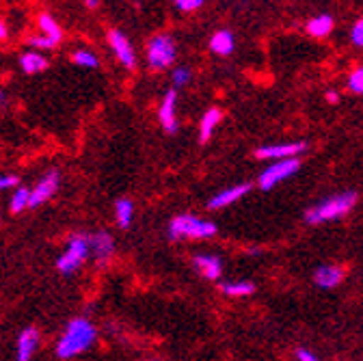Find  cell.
<instances>
[{
	"label": "cell",
	"mask_w": 363,
	"mask_h": 361,
	"mask_svg": "<svg viewBox=\"0 0 363 361\" xmlns=\"http://www.w3.org/2000/svg\"><path fill=\"white\" fill-rule=\"evenodd\" d=\"M96 338H98V331L89 318H72L65 325V329L57 342V357L74 359L94 346Z\"/></svg>",
	"instance_id": "cell-1"
},
{
	"label": "cell",
	"mask_w": 363,
	"mask_h": 361,
	"mask_svg": "<svg viewBox=\"0 0 363 361\" xmlns=\"http://www.w3.org/2000/svg\"><path fill=\"white\" fill-rule=\"evenodd\" d=\"M354 204H357V193L354 191H344V193L331 195V197H327L323 201H318L315 206H311L305 212V223L320 225V223L342 218L344 214H348L352 210Z\"/></svg>",
	"instance_id": "cell-2"
},
{
	"label": "cell",
	"mask_w": 363,
	"mask_h": 361,
	"mask_svg": "<svg viewBox=\"0 0 363 361\" xmlns=\"http://www.w3.org/2000/svg\"><path fill=\"white\" fill-rule=\"evenodd\" d=\"M216 234V225L199 218L195 214H179L171 218L169 223V238L171 240H184V238H195V240H206Z\"/></svg>",
	"instance_id": "cell-3"
},
{
	"label": "cell",
	"mask_w": 363,
	"mask_h": 361,
	"mask_svg": "<svg viewBox=\"0 0 363 361\" xmlns=\"http://www.w3.org/2000/svg\"><path fill=\"white\" fill-rule=\"evenodd\" d=\"M91 255V240L86 234H74L67 240L65 251L61 253V257L57 260V268L63 275H74L76 270L86 262V257Z\"/></svg>",
	"instance_id": "cell-4"
},
{
	"label": "cell",
	"mask_w": 363,
	"mask_h": 361,
	"mask_svg": "<svg viewBox=\"0 0 363 361\" xmlns=\"http://www.w3.org/2000/svg\"><path fill=\"white\" fill-rule=\"evenodd\" d=\"M177 52H175V41L171 35H156L147 41V63L152 70H167L173 65Z\"/></svg>",
	"instance_id": "cell-5"
},
{
	"label": "cell",
	"mask_w": 363,
	"mask_h": 361,
	"mask_svg": "<svg viewBox=\"0 0 363 361\" xmlns=\"http://www.w3.org/2000/svg\"><path fill=\"white\" fill-rule=\"evenodd\" d=\"M301 169V160L298 158H288V160H275L270 162L257 177V184L262 191H270L275 189L277 184H281L284 179L292 177L296 171Z\"/></svg>",
	"instance_id": "cell-6"
},
{
	"label": "cell",
	"mask_w": 363,
	"mask_h": 361,
	"mask_svg": "<svg viewBox=\"0 0 363 361\" xmlns=\"http://www.w3.org/2000/svg\"><path fill=\"white\" fill-rule=\"evenodd\" d=\"M108 43L117 57V61L125 67V70H134L136 67V50L132 48L130 39L119 30V28H111L108 30Z\"/></svg>",
	"instance_id": "cell-7"
},
{
	"label": "cell",
	"mask_w": 363,
	"mask_h": 361,
	"mask_svg": "<svg viewBox=\"0 0 363 361\" xmlns=\"http://www.w3.org/2000/svg\"><path fill=\"white\" fill-rule=\"evenodd\" d=\"M59 187H61V175H59V171H55V169L48 171L33 187V191H30V208H37V206L48 201L50 197H55L57 191H59Z\"/></svg>",
	"instance_id": "cell-8"
},
{
	"label": "cell",
	"mask_w": 363,
	"mask_h": 361,
	"mask_svg": "<svg viewBox=\"0 0 363 361\" xmlns=\"http://www.w3.org/2000/svg\"><path fill=\"white\" fill-rule=\"evenodd\" d=\"M307 150V143L296 141V143H279V145H264L255 150V156L259 160H288V158H298Z\"/></svg>",
	"instance_id": "cell-9"
},
{
	"label": "cell",
	"mask_w": 363,
	"mask_h": 361,
	"mask_svg": "<svg viewBox=\"0 0 363 361\" xmlns=\"http://www.w3.org/2000/svg\"><path fill=\"white\" fill-rule=\"evenodd\" d=\"M158 119H160V126L164 128L167 134H175L179 130V123H177V91L175 89H169L164 94L162 102H160V109H158Z\"/></svg>",
	"instance_id": "cell-10"
},
{
	"label": "cell",
	"mask_w": 363,
	"mask_h": 361,
	"mask_svg": "<svg viewBox=\"0 0 363 361\" xmlns=\"http://www.w3.org/2000/svg\"><path fill=\"white\" fill-rule=\"evenodd\" d=\"M91 240V257L96 260L98 266L108 264V260L115 255V238L108 232H98L94 236H89Z\"/></svg>",
	"instance_id": "cell-11"
},
{
	"label": "cell",
	"mask_w": 363,
	"mask_h": 361,
	"mask_svg": "<svg viewBox=\"0 0 363 361\" xmlns=\"http://www.w3.org/2000/svg\"><path fill=\"white\" fill-rule=\"evenodd\" d=\"M251 189H253V187H251L249 182H245V184H234V187H230V189H223L220 193H216V195L208 201V208H210V210H220V208L232 206V204H236L238 199H242Z\"/></svg>",
	"instance_id": "cell-12"
},
{
	"label": "cell",
	"mask_w": 363,
	"mask_h": 361,
	"mask_svg": "<svg viewBox=\"0 0 363 361\" xmlns=\"http://www.w3.org/2000/svg\"><path fill=\"white\" fill-rule=\"evenodd\" d=\"M193 266L201 277L212 279V282L223 275V260L212 253H197L193 257Z\"/></svg>",
	"instance_id": "cell-13"
},
{
	"label": "cell",
	"mask_w": 363,
	"mask_h": 361,
	"mask_svg": "<svg viewBox=\"0 0 363 361\" xmlns=\"http://www.w3.org/2000/svg\"><path fill=\"white\" fill-rule=\"evenodd\" d=\"M39 348V331L35 327H26L20 335H18V344H16V361H30L33 355Z\"/></svg>",
	"instance_id": "cell-14"
},
{
	"label": "cell",
	"mask_w": 363,
	"mask_h": 361,
	"mask_svg": "<svg viewBox=\"0 0 363 361\" xmlns=\"http://www.w3.org/2000/svg\"><path fill=\"white\" fill-rule=\"evenodd\" d=\"M344 279V270L335 264H325V266H318L315 273H313V284L323 290H331L335 286H340Z\"/></svg>",
	"instance_id": "cell-15"
},
{
	"label": "cell",
	"mask_w": 363,
	"mask_h": 361,
	"mask_svg": "<svg viewBox=\"0 0 363 361\" xmlns=\"http://www.w3.org/2000/svg\"><path fill=\"white\" fill-rule=\"evenodd\" d=\"M234 35L230 30H216L210 39V50L218 57H227L234 52Z\"/></svg>",
	"instance_id": "cell-16"
},
{
	"label": "cell",
	"mask_w": 363,
	"mask_h": 361,
	"mask_svg": "<svg viewBox=\"0 0 363 361\" xmlns=\"http://www.w3.org/2000/svg\"><path fill=\"white\" fill-rule=\"evenodd\" d=\"M223 119V113L218 109H208L201 117V123H199V141L201 143H208L210 137L214 134V128L220 123Z\"/></svg>",
	"instance_id": "cell-17"
},
{
	"label": "cell",
	"mask_w": 363,
	"mask_h": 361,
	"mask_svg": "<svg viewBox=\"0 0 363 361\" xmlns=\"http://www.w3.org/2000/svg\"><path fill=\"white\" fill-rule=\"evenodd\" d=\"M20 67L24 74H39L43 70H48V59L37 50H30L20 57Z\"/></svg>",
	"instance_id": "cell-18"
},
{
	"label": "cell",
	"mask_w": 363,
	"mask_h": 361,
	"mask_svg": "<svg viewBox=\"0 0 363 361\" xmlns=\"http://www.w3.org/2000/svg\"><path fill=\"white\" fill-rule=\"evenodd\" d=\"M305 30L311 35V37H327L331 30H333V18L329 13H320L311 18L307 24H305Z\"/></svg>",
	"instance_id": "cell-19"
},
{
	"label": "cell",
	"mask_w": 363,
	"mask_h": 361,
	"mask_svg": "<svg viewBox=\"0 0 363 361\" xmlns=\"http://www.w3.org/2000/svg\"><path fill=\"white\" fill-rule=\"evenodd\" d=\"M218 290L225 296H251L255 292V286L251 282H220Z\"/></svg>",
	"instance_id": "cell-20"
},
{
	"label": "cell",
	"mask_w": 363,
	"mask_h": 361,
	"mask_svg": "<svg viewBox=\"0 0 363 361\" xmlns=\"http://www.w3.org/2000/svg\"><path fill=\"white\" fill-rule=\"evenodd\" d=\"M132 218H134V204L130 199H125V197L117 199V204H115V221H117L119 228L128 230L132 225Z\"/></svg>",
	"instance_id": "cell-21"
},
{
	"label": "cell",
	"mask_w": 363,
	"mask_h": 361,
	"mask_svg": "<svg viewBox=\"0 0 363 361\" xmlns=\"http://www.w3.org/2000/svg\"><path fill=\"white\" fill-rule=\"evenodd\" d=\"M37 26H39L41 35L52 37V39H57V41L61 43V39H63V30H61L59 22H57L50 13H41V16L37 18Z\"/></svg>",
	"instance_id": "cell-22"
},
{
	"label": "cell",
	"mask_w": 363,
	"mask_h": 361,
	"mask_svg": "<svg viewBox=\"0 0 363 361\" xmlns=\"http://www.w3.org/2000/svg\"><path fill=\"white\" fill-rule=\"evenodd\" d=\"M72 61L78 65V67H86V70H96L100 65V59L94 50L89 48H80L72 55Z\"/></svg>",
	"instance_id": "cell-23"
},
{
	"label": "cell",
	"mask_w": 363,
	"mask_h": 361,
	"mask_svg": "<svg viewBox=\"0 0 363 361\" xmlns=\"http://www.w3.org/2000/svg\"><path fill=\"white\" fill-rule=\"evenodd\" d=\"M26 208H30V191L28 189H16V193L11 195V201H9V210L13 214H20Z\"/></svg>",
	"instance_id": "cell-24"
},
{
	"label": "cell",
	"mask_w": 363,
	"mask_h": 361,
	"mask_svg": "<svg viewBox=\"0 0 363 361\" xmlns=\"http://www.w3.org/2000/svg\"><path fill=\"white\" fill-rule=\"evenodd\" d=\"M28 46H33L37 50H52L59 46V41L52 37H45V35H35V37H28Z\"/></svg>",
	"instance_id": "cell-25"
},
{
	"label": "cell",
	"mask_w": 363,
	"mask_h": 361,
	"mask_svg": "<svg viewBox=\"0 0 363 361\" xmlns=\"http://www.w3.org/2000/svg\"><path fill=\"white\" fill-rule=\"evenodd\" d=\"M348 89H350L352 94H357V96H363V65L350 72V76H348Z\"/></svg>",
	"instance_id": "cell-26"
},
{
	"label": "cell",
	"mask_w": 363,
	"mask_h": 361,
	"mask_svg": "<svg viewBox=\"0 0 363 361\" xmlns=\"http://www.w3.org/2000/svg\"><path fill=\"white\" fill-rule=\"evenodd\" d=\"M191 78H193V74H191L189 67H175V70L171 72V82H173L175 89H177V87H186V84L191 82Z\"/></svg>",
	"instance_id": "cell-27"
},
{
	"label": "cell",
	"mask_w": 363,
	"mask_h": 361,
	"mask_svg": "<svg viewBox=\"0 0 363 361\" xmlns=\"http://www.w3.org/2000/svg\"><path fill=\"white\" fill-rule=\"evenodd\" d=\"M203 3H206V0H173V5H175L179 11H186V13L197 11Z\"/></svg>",
	"instance_id": "cell-28"
},
{
	"label": "cell",
	"mask_w": 363,
	"mask_h": 361,
	"mask_svg": "<svg viewBox=\"0 0 363 361\" xmlns=\"http://www.w3.org/2000/svg\"><path fill=\"white\" fill-rule=\"evenodd\" d=\"M350 41L354 43L357 48H363V18L354 22V26L350 30Z\"/></svg>",
	"instance_id": "cell-29"
},
{
	"label": "cell",
	"mask_w": 363,
	"mask_h": 361,
	"mask_svg": "<svg viewBox=\"0 0 363 361\" xmlns=\"http://www.w3.org/2000/svg\"><path fill=\"white\" fill-rule=\"evenodd\" d=\"M18 184V177L16 175H9V173H5V175H0V191H7V189H13Z\"/></svg>",
	"instance_id": "cell-30"
},
{
	"label": "cell",
	"mask_w": 363,
	"mask_h": 361,
	"mask_svg": "<svg viewBox=\"0 0 363 361\" xmlns=\"http://www.w3.org/2000/svg\"><path fill=\"white\" fill-rule=\"evenodd\" d=\"M296 359H298V361H320L315 352H311V350H307V348H298V350H296Z\"/></svg>",
	"instance_id": "cell-31"
},
{
	"label": "cell",
	"mask_w": 363,
	"mask_h": 361,
	"mask_svg": "<svg viewBox=\"0 0 363 361\" xmlns=\"http://www.w3.org/2000/svg\"><path fill=\"white\" fill-rule=\"evenodd\" d=\"M327 102H331V104H337V102H340V96H337V91H327Z\"/></svg>",
	"instance_id": "cell-32"
},
{
	"label": "cell",
	"mask_w": 363,
	"mask_h": 361,
	"mask_svg": "<svg viewBox=\"0 0 363 361\" xmlns=\"http://www.w3.org/2000/svg\"><path fill=\"white\" fill-rule=\"evenodd\" d=\"M7 102H9V96H7V91H5V89H0V109L7 106Z\"/></svg>",
	"instance_id": "cell-33"
},
{
	"label": "cell",
	"mask_w": 363,
	"mask_h": 361,
	"mask_svg": "<svg viewBox=\"0 0 363 361\" xmlns=\"http://www.w3.org/2000/svg\"><path fill=\"white\" fill-rule=\"evenodd\" d=\"M7 35H9V30H7V24H5L3 20H0V41L7 39Z\"/></svg>",
	"instance_id": "cell-34"
},
{
	"label": "cell",
	"mask_w": 363,
	"mask_h": 361,
	"mask_svg": "<svg viewBox=\"0 0 363 361\" xmlns=\"http://www.w3.org/2000/svg\"><path fill=\"white\" fill-rule=\"evenodd\" d=\"M86 9H98L100 7V0H84Z\"/></svg>",
	"instance_id": "cell-35"
},
{
	"label": "cell",
	"mask_w": 363,
	"mask_h": 361,
	"mask_svg": "<svg viewBox=\"0 0 363 361\" xmlns=\"http://www.w3.org/2000/svg\"><path fill=\"white\" fill-rule=\"evenodd\" d=\"M150 361H158V359H150Z\"/></svg>",
	"instance_id": "cell-36"
}]
</instances>
